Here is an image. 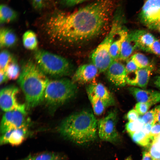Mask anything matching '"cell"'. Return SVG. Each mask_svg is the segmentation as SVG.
Here are the masks:
<instances>
[{
    "mask_svg": "<svg viewBox=\"0 0 160 160\" xmlns=\"http://www.w3.org/2000/svg\"><path fill=\"white\" fill-rule=\"evenodd\" d=\"M49 81L36 63L28 61L23 63L18 83L25 95L27 108L35 107L44 100Z\"/></svg>",
    "mask_w": 160,
    "mask_h": 160,
    "instance_id": "cell-3",
    "label": "cell"
},
{
    "mask_svg": "<svg viewBox=\"0 0 160 160\" xmlns=\"http://www.w3.org/2000/svg\"><path fill=\"white\" fill-rule=\"evenodd\" d=\"M134 32L137 48L148 52L150 47L156 39L155 37L151 33L143 30Z\"/></svg>",
    "mask_w": 160,
    "mask_h": 160,
    "instance_id": "cell-17",
    "label": "cell"
},
{
    "mask_svg": "<svg viewBox=\"0 0 160 160\" xmlns=\"http://www.w3.org/2000/svg\"><path fill=\"white\" fill-rule=\"evenodd\" d=\"M154 160H160L154 159Z\"/></svg>",
    "mask_w": 160,
    "mask_h": 160,
    "instance_id": "cell-46",
    "label": "cell"
},
{
    "mask_svg": "<svg viewBox=\"0 0 160 160\" xmlns=\"http://www.w3.org/2000/svg\"><path fill=\"white\" fill-rule=\"evenodd\" d=\"M5 71L8 79L15 80L18 79L21 71L19 66L16 60L13 57L7 65Z\"/></svg>",
    "mask_w": 160,
    "mask_h": 160,
    "instance_id": "cell-24",
    "label": "cell"
},
{
    "mask_svg": "<svg viewBox=\"0 0 160 160\" xmlns=\"http://www.w3.org/2000/svg\"><path fill=\"white\" fill-rule=\"evenodd\" d=\"M149 153L154 159H160V143L155 141L149 146Z\"/></svg>",
    "mask_w": 160,
    "mask_h": 160,
    "instance_id": "cell-30",
    "label": "cell"
},
{
    "mask_svg": "<svg viewBox=\"0 0 160 160\" xmlns=\"http://www.w3.org/2000/svg\"><path fill=\"white\" fill-rule=\"evenodd\" d=\"M142 160H154V159L149 152L144 151L143 153Z\"/></svg>",
    "mask_w": 160,
    "mask_h": 160,
    "instance_id": "cell-40",
    "label": "cell"
},
{
    "mask_svg": "<svg viewBox=\"0 0 160 160\" xmlns=\"http://www.w3.org/2000/svg\"><path fill=\"white\" fill-rule=\"evenodd\" d=\"M88 96L92 105L94 113L97 116L102 114L106 108L113 105L111 103L104 101L91 95Z\"/></svg>",
    "mask_w": 160,
    "mask_h": 160,
    "instance_id": "cell-20",
    "label": "cell"
},
{
    "mask_svg": "<svg viewBox=\"0 0 160 160\" xmlns=\"http://www.w3.org/2000/svg\"><path fill=\"white\" fill-rule=\"evenodd\" d=\"M36 63L46 75L60 77L68 75L72 69L71 63L66 58L44 50L34 54Z\"/></svg>",
    "mask_w": 160,
    "mask_h": 160,
    "instance_id": "cell-5",
    "label": "cell"
},
{
    "mask_svg": "<svg viewBox=\"0 0 160 160\" xmlns=\"http://www.w3.org/2000/svg\"><path fill=\"white\" fill-rule=\"evenodd\" d=\"M120 20L119 16L116 15L109 32L91 55L92 63L96 66L99 73L106 72L113 61L110 56V50L116 36L121 28Z\"/></svg>",
    "mask_w": 160,
    "mask_h": 160,
    "instance_id": "cell-6",
    "label": "cell"
},
{
    "mask_svg": "<svg viewBox=\"0 0 160 160\" xmlns=\"http://www.w3.org/2000/svg\"><path fill=\"white\" fill-rule=\"evenodd\" d=\"M153 68V65L151 64L146 67L127 73V84L142 88L146 87Z\"/></svg>",
    "mask_w": 160,
    "mask_h": 160,
    "instance_id": "cell-12",
    "label": "cell"
},
{
    "mask_svg": "<svg viewBox=\"0 0 160 160\" xmlns=\"http://www.w3.org/2000/svg\"><path fill=\"white\" fill-rule=\"evenodd\" d=\"M154 84L156 87L160 88V76L156 77L154 81Z\"/></svg>",
    "mask_w": 160,
    "mask_h": 160,
    "instance_id": "cell-41",
    "label": "cell"
},
{
    "mask_svg": "<svg viewBox=\"0 0 160 160\" xmlns=\"http://www.w3.org/2000/svg\"><path fill=\"white\" fill-rule=\"evenodd\" d=\"M128 33L126 30L121 28L118 33V37L112 43L110 50V54L113 60H119L122 43Z\"/></svg>",
    "mask_w": 160,
    "mask_h": 160,
    "instance_id": "cell-19",
    "label": "cell"
},
{
    "mask_svg": "<svg viewBox=\"0 0 160 160\" xmlns=\"http://www.w3.org/2000/svg\"><path fill=\"white\" fill-rule=\"evenodd\" d=\"M77 90L71 80L63 78L49 80L46 88L44 100L52 108L62 105L73 98Z\"/></svg>",
    "mask_w": 160,
    "mask_h": 160,
    "instance_id": "cell-4",
    "label": "cell"
},
{
    "mask_svg": "<svg viewBox=\"0 0 160 160\" xmlns=\"http://www.w3.org/2000/svg\"><path fill=\"white\" fill-rule=\"evenodd\" d=\"M19 91L18 88L13 85L7 86L1 90L0 105L3 111H18L25 114V105L20 103L17 100Z\"/></svg>",
    "mask_w": 160,
    "mask_h": 160,
    "instance_id": "cell-8",
    "label": "cell"
},
{
    "mask_svg": "<svg viewBox=\"0 0 160 160\" xmlns=\"http://www.w3.org/2000/svg\"><path fill=\"white\" fill-rule=\"evenodd\" d=\"M129 135L133 141L140 145L144 147H149L152 142L154 138L147 135L142 129Z\"/></svg>",
    "mask_w": 160,
    "mask_h": 160,
    "instance_id": "cell-23",
    "label": "cell"
},
{
    "mask_svg": "<svg viewBox=\"0 0 160 160\" xmlns=\"http://www.w3.org/2000/svg\"><path fill=\"white\" fill-rule=\"evenodd\" d=\"M19 160H34V156L30 154L26 157Z\"/></svg>",
    "mask_w": 160,
    "mask_h": 160,
    "instance_id": "cell-43",
    "label": "cell"
},
{
    "mask_svg": "<svg viewBox=\"0 0 160 160\" xmlns=\"http://www.w3.org/2000/svg\"><path fill=\"white\" fill-rule=\"evenodd\" d=\"M145 124L142 118H138L133 121H129L125 125L126 130L129 134L142 129Z\"/></svg>",
    "mask_w": 160,
    "mask_h": 160,
    "instance_id": "cell-27",
    "label": "cell"
},
{
    "mask_svg": "<svg viewBox=\"0 0 160 160\" xmlns=\"http://www.w3.org/2000/svg\"><path fill=\"white\" fill-rule=\"evenodd\" d=\"M142 119L145 124H149L153 125L157 121V112L156 107L143 115Z\"/></svg>",
    "mask_w": 160,
    "mask_h": 160,
    "instance_id": "cell-28",
    "label": "cell"
},
{
    "mask_svg": "<svg viewBox=\"0 0 160 160\" xmlns=\"http://www.w3.org/2000/svg\"><path fill=\"white\" fill-rule=\"evenodd\" d=\"M13 57L10 52L7 50H3L0 54V70H5Z\"/></svg>",
    "mask_w": 160,
    "mask_h": 160,
    "instance_id": "cell-29",
    "label": "cell"
},
{
    "mask_svg": "<svg viewBox=\"0 0 160 160\" xmlns=\"http://www.w3.org/2000/svg\"><path fill=\"white\" fill-rule=\"evenodd\" d=\"M130 93L138 102L149 103L152 106L160 102V92L144 90L133 87L129 88Z\"/></svg>",
    "mask_w": 160,
    "mask_h": 160,
    "instance_id": "cell-14",
    "label": "cell"
},
{
    "mask_svg": "<svg viewBox=\"0 0 160 160\" xmlns=\"http://www.w3.org/2000/svg\"><path fill=\"white\" fill-rule=\"evenodd\" d=\"M130 58L139 69L146 67L151 64L148 58L141 53L137 52L133 54Z\"/></svg>",
    "mask_w": 160,
    "mask_h": 160,
    "instance_id": "cell-26",
    "label": "cell"
},
{
    "mask_svg": "<svg viewBox=\"0 0 160 160\" xmlns=\"http://www.w3.org/2000/svg\"><path fill=\"white\" fill-rule=\"evenodd\" d=\"M44 0H32L33 6L36 9H40L43 7Z\"/></svg>",
    "mask_w": 160,
    "mask_h": 160,
    "instance_id": "cell-37",
    "label": "cell"
},
{
    "mask_svg": "<svg viewBox=\"0 0 160 160\" xmlns=\"http://www.w3.org/2000/svg\"><path fill=\"white\" fill-rule=\"evenodd\" d=\"M160 16V0H146L140 14L142 22L148 27L155 29Z\"/></svg>",
    "mask_w": 160,
    "mask_h": 160,
    "instance_id": "cell-9",
    "label": "cell"
},
{
    "mask_svg": "<svg viewBox=\"0 0 160 160\" xmlns=\"http://www.w3.org/2000/svg\"><path fill=\"white\" fill-rule=\"evenodd\" d=\"M160 134V124H155L151 129L150 135L154 137Z\"/></svg>",
    "mask_w": 160,
    "mask_h": 160,
    "instance_id": "cell-36",
    "label": "cell"
},
{
    "mask_svg": "<svg viewBox=\"0 0 160 160\" xmlns=\"http://www.w3.org/2000/svg\"><path fill=\"white\" fill-rule=\"evenodd\" d=\"M86 89L87 95H93L113 105L115 103L112 94L107 87L101 83H92L87 86Z\"/></svg>",
    "mask_w": 160,
    "mask_h": 160,
    "instance_id": "cell-15",
    "label": "cell"
},
{
    "mask_svg": "<svg viewBox=\"0 0 160 160\" xmlns=\"http://www.w3.org/2000/svg\"><path fill=\"white\" fill-rule=\"evenodd\" d=\"M97 121L94 114L87 111L74 113L65 118L58 130L65 138L79 144L94 140L96 137Z\"/></svg>",
    "mask_w": 160,
    "mask_h": 160,
    "instance_id": "cell-2",
    "label": "cell"
},
{
    "mask_svg": "<svg viewBox=\"0 0 160 160\" xmlns=\"http://www.w3.org/2000/svg\"><path fill=\"white\" fill-rule=\"evenodd\" d=\"M152 105L148 103L138 102L135 106V109L139 114L143 115L148 112Z\"/></svg>",
    "mask_w": 160,
    "mask_h": 160,
    "instance_id": "cell-31",
    "label": "cell"
},
{
    "mask_svg": "<svg viewBox=\"0 0 160 160\" xmlns=\"http://www.w3.org/2000/svg\"><path fill=\"white\" fill-rule=\"evenodd\" d=\"M106 72L107 79L115 85L121 87L127 84L125 66L119 60H113Z\"/></svg>",
    "mask_w": 160,
    "mask_h": 160,
    "instance_id": "cell-10",
    "label": "cell"
},
{
    "mask_svg": "<svg viewBox=\"0 0 160 160\" xmlns=\"http://www.w3.org/2000/svg\"><path fill=\"white\" fill-rule=\"evenodd\" d=\"M24 47L28 50H34L36 49L38 45L37 36L35 33L31 30L25 32L22 37Z\"/></svg>",
    "mask_w": 160,
    "mask_h": 160,
    "instance_id": "cell-22",
    "label": "cell"
},
{
    "mask_svg": "<svg viewBox=\"0 0 160 160\" xmlns=\"http://www.w3.org/2000/svg\"><path fill=\"white\" fill-rule=\"evenodd\" d=\"M99 73L98 68L92 63L83 64L77 69L71 80L76 84L87 83L94 80Z\"/></svg>",
    "mask_w": 160,
    "mask_h": 160,
    "instance_id": "cell-11",
    "label": "cell"
},
{
    "mask_svg": "<svg viewBox=\"0 0 160 160\" xmlns=\"http://www.w3.org/2000/svg\"><path fill=\"white\" fill-rule=\"evenodd\" d=\"M28 126L12 130L2 134L1 145L9 144L12 146L20 145L26 139L29 133Z\"/></svg>",
    "mask_w": 160,
    "mask_h": 160,
    "instance_id": "cell-13",
    "label": "cell"
},
{
    "mask_svg": "<svg viewBox=\"0 0 160 160\" xmlns=\"http://www.w3.org/2000/svg\"><path fill=\"white\" fill-rule=\"evenodd\" d=\"M88 0H61L62 3L65 6H72Z\"/></svg>",
    "mask_w": 160,
    "mask_h": 160,
    "instance_id": "cell-35",
    "label": "cell"
},
{
    "mask_svg": "<svg viewBox=\"0 0 160 160\" xmlns=\"http://www.w3.org/2000/svg\"><path fill=\"white\" fill-rule=\"evenodd\" d=\"M148 52L160 57V41L156 39L150 47Z\"/></svg>",
    "mask_w": 160,
    "mask_h": 160,
    "instance_id": "cell-32",
    "label": "cell"
},
{
    "mask_svg": "<svg viewBox=\"0 0 160 160\" xmlns=\"http://www.w3.org/2000/svg\"><path fill=\"white\" fill-rule=\"evenodd\" d=\"M17 41L15 33L12 29L3 28L0 31V46L1 48L10 47L14 46Z\"/></svg>",
    "mask_w": 160,
    "mask_h": 160,
    "instance_id": "cell-18",
    "label": "cell"
},
{
    "mask_svg": "<svg viewBox=\"0 0 160 160\" xmlns=\"http://www.w3.org/2000/svg\"><path fill=\"white\" fill-rule=\"evenodd\" d=\"M134 32L128 33L123 41L119 60H127L133 52L137 49L136 42Z\"/></svg>",
    "mask_w": 160,
    "mask_h": 160,
    "instance_id": "cell-16",
    "label": "cell"
},
{
    "mask_svg": "<svg viewBox=\"0 0 160 160\" xmlns=\"http://www.w3.org/2000/svg\"><path fill=\"white\" fill-rule=\"evenodd\" d=\"M8 79L6 72L3 70H0V83L1 84Z\"/></svg>",
    "mask_w": 160,
    "mask_h": 160,
    "instance_id": "cell-38",
    "label": "cell"
},
{
    "mask_svg": "<svg viewBox=\"0 0 160 160\" xmlns=\"http://www.w3.org/2000/svg\"><path fill=\"white\" fill-rule=\"evenodd\" d=\"M157 112V121L160 124V105L156 107Z\"/></svg>",
    "mask_w": 160,
    "mask_h": 160,
    "instance_id": "cell-42",
    "label": "cell"
},
{
    "mask_svg": "<svg viewBox=\"0 0 160 160\" xmlns=\"http://www.w3.org/2000/svg\"><path fill=\"white\" fill-rule=\"evenodd\" d=\"M127 60L125 66L127 73L135 71L139 69L133 61L131 58Z\"/></svg>",
    "mask_w": 160,
    "mask_h": 160,
    "instance_id": "cell-33",
    "label": "cell"
},
{
    "mask_svg": "<svg viewBox=\"0 0 160 160\" xmlns=\"http://www.w3.org/2000/svg\"><path fill=\"white\" fill-rule=\"evenodd\" d=\"M125 160H132V159L130 156L128 157Z\"/></svg>",
    "mask_w": 160,
    "mask_h": 160,
    "instance_id": "cell-45",
    "label": "cell"
},
{
    "mask_svg": "<svg viewBox=\"0 0 160 160\" xmlns=\"http://www.w3.org/2000/svg\"><path fill=\"white\" fill-rule=\"evenodd\" d=\"M139 113L135 109H132L127 113L126 118L129 121H133L137 120L139 117Z\"/></svg>",
    "mask_w": 160,
    "mask_h": 160,
    "instance_id": "cell-34",
    "label": "cell"
},
{
    "mask_svg": "<svg viewBox=\"0 0 160 160\" xmlns=\"http://www.w3.org/2000/svg\"></svg>",
    "mask_w": 160,
    "mask_h": 160,
    "instance_id": "cell-47",
    "label": "cell"
},
{
    "mask_svg": "<svg viewBox=\"0 0 160 160\" xmlns=\"http://www.w3.org/2000/svg\"><path fill=\"white\" fill-rule=\"evenodd\" d=\"M117 114L112 111L97 121L98 135L102 140L111 143L116 142L119 137L116 129Z\"/></svg>",
    "mask_w": 160,
    "mask_h": 160,
    "instance_id": "cell-7",
    "label": "cell"
},
{
    "mask_svg": "<svg viewBox=\"0 0 160 160\" xmlns=\"http://www.w3.org/2000/svg\"><path fill=\"white\" fill-rule=\"evenodd\" d=\"M18 16L17 12L7 5L2 4L0 7V22L8 23L15 20Z\"/></svg>",
    "mask_w": 160,
    "mask_h": 160,
    "instance_id": "cell-21",
    "label": "cell"
},
{
    "mask_svg": "<svg viewBox=\"0 0 160 160\" xmlns=\"http://www.w3.org/2000/svg\"><path fill=\"white\" fill-rule=\"evenodd\" d=\"M114 0H96L71 13L52 14L44 29L54 43L69 45L88 41L104 30L114 7Z\"/></svg>",
    "mask_w": 160,
    "mask_h": 160,
    "instance_id": "cell-1",
    "label": "cell"
},
{
    "mask_svg": "<svg viewBox=\"0 0 160 160\" xmlns=\"http://www.w3.org/2000/svg\"><path fill=\"white\" fill-rule=\"evenodd\" d=\"M155 29L160 32V16L158 18Z\"/></svg>",
    "mask_w": 160,
    "mask_h": 160,
    "instance_id": "cell-44",
    "label": "cell"
},
{
    "mask_svg": "<svg viewBox=\"0 0 160 160\" xmlns=\"http://www.w3.org/2000/svg\"><path fill=\"white\" fill-rule=\"evenodd\" d=\"M34 156V160H64V159L61 154L54 152H44Z\"/></svg>",
    "mask_w": 160,
    "mask_h": 160,
    "instance_id": "cell-25",
    "label": "cell"
},
{
    "mask_svg": "<svg viewBox=\"0 0 160 160\" xmlns=\"http://www.w3.org/2000/svg\"><path fill=\"white\" fill-rule=\"evenodd\" d=\"M153 126V125L149 124H145L142 129L147 135H150Z\"/></svg>",
    "mask_w": 160,
    "mask_h": 160,
    "instance_id": "cell-39",
    "label": "cell"
}]
</instances>
